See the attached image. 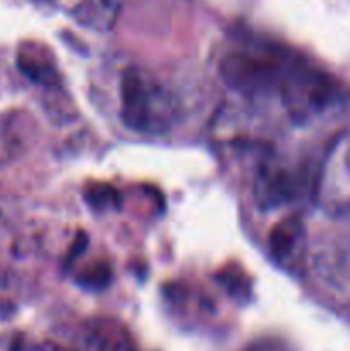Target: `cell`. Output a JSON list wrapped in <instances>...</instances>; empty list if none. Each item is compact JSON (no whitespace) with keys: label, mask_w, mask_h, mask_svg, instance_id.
I'll return each mask as SVG.
<instances>
[{"label":"cell","mask_w":350,"mask_h":351,"mask_svg":"<svg viewBox=\"0 0 350 351\" xmlns=\"http://www.w3.org/2000/svg\"><path fill=\"white\" fill-rule=\"evenodd\" d=\"M299 235H301V228L297 221L288 219L278 225L271 233V252L275 254V257L281 259V257L290 256L292 250L297 245Z\"/></svg>","instance_id":"3957f363"},{"label":"cell","mask_w":350,"mask_h":351,"mask_svg":"<svg viewBox=\"0 0 350 351\" xmlns=\"http://www.w3.org/2000/svg\"><path fill=\"white\" fill-rule=\"evenodd\" d=\"M71 16L82 26L93 29H108L113 26L122 0H45Z\"/></svg>","instance_id":"7a4b0ae2"},{"label":"cell","mask_w":350,"mask_h":351,"mask_svg":"<svg viewBox=\"0 0 350 351\" xmlns=\"http://www.w3.org/2000/svg\"><path fill=\"white\" fill-rule=\"evenodd\" d=\"M122 117L139 132H154L167 123L168 101L146 75L129 71L122 77Z\"/></svg>","instance_id":"6da1fadb"},{"label":"cell","mask_w":350,"mask_h":351,"mask_svg":"<svg viewBox=\"0 0 350 351\" xmlns=\"http://www.w3.org/2000/svg\"><path fill=\"white\" fill-rule=\"evenodd\" d=\"M340 161H342V173L345 175L347 187L350 189V137L343 144L342 154H340Z\"/></svg>","instance_id":"277c9868"}]
</instances>
